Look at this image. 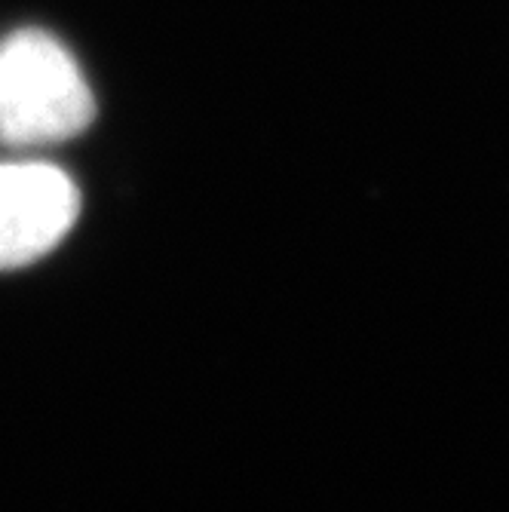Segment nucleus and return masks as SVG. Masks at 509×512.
<instances>
[{"label": "nucleus", "mask_w": 509, "mask_h": 512, "mask_svg": "<svg viewBox=\"0 0 509 512\" xmlns=\"http://www.w3.org/2000/svg\"><path fill=\"white\" fill-rule=\"evenodd\" d=\"M92 120L96 96L65 43L40 28H22L0 43V145H59Z\"/></svg>", "instance_id": "obj_1"}, {"label": "nucleus", "mask_w": 509, "mask_h": 512, "mask_svg": "<svg viewBox=\"0 0 509 512\" xmlns=\"http://www.w3.org/2000/svg\"><path fill=\"white\" fill-rule=\"evenodd\" d=\"M80 215V191L53 163H0V270H16L53 252Z\"/></svg>", "instance_id": "obj_2"}]
</instances>
